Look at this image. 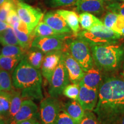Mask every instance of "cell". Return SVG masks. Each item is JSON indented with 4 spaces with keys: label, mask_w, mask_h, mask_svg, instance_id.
Returning a JSON list of instances; mask_svg holds the SVG:
<instances>
[{
    "label": "cell",
    "mask_w": 124,
    "mask_h": 124,
    "mask_svg": "<svg viewBox=\"0 0 124 124\" xmlns=\"http://www.w3.org/2000/svg\"><path fill=\"white\" fill-rule=\"evenodd\" d=\"M0 43L4 46L8 45L19 46L13 28L9 26L6 30L0 32Z\"/></svg>",
    "instance_id": "obj_25"
},
{
    "label": "cell",
    "mask_w": 124,
    "mask_h": 124,
    "mask_svg": "<svg viewBox=\"0 0 124 124\" xmlns=\"http://www.w3.org/2000/svg\"><path fill=\"white\" fill-rule=\"evenodd\" d=\"M124 28V16L121 15H118V17L116 23L113 26L112 28L113 31L117 33L120 34L122 29Z\"/></svg>",
    "instance_id": "obj_37"
},
{
    "label": "cell",
    "mask_w": 124,
    "mask_h": 124,
    "mask_svg": "<svg viewBox=\"0 0 124 124\" xmlns=\"http://www.w3.org/2000/svg\"><path fill=\"white\" fill-rule=\"evenodd\" d=\"M117 1H121V2H124V0H117Z\"/></svg>",
    "instance_id": "obj_46"
},
{
    "label": "cell",
    "mask_w": 124,
    "mask_h": 124,
    "mask_svg": "<svg viewBox=\"0 0 124 124\" xmlns=\"http://www.w3.org/2000/svg\"><path fill=\"white\" fill-rule=\"evenodd\" d=\"M106 8L107 10H110L117 15H121L124 16V2L112 3L107 5Z\"/></svg>",
    "instance_id": "obj_36"
},
{
    "label": "cell",
    "mask_w": 124,
    "mask_h": 124,
    "mask_svg": "<svg viewBox=\"0 0 124 124\" xmlns=\"http://www.w3.org/2000/svg\"><path fill=\"white\" fill-rule=\"evenodd\" d=\"M120 35H121V36H124V28L123 29H122L121 32V33H120Z\"/></svg>",
    "instance_id": "obj_45"
},
{
    "label": "cell",
    "mask_w": 124,
    "mask_h": 124,
    "mask_svg": "<svg viewBox=\"0 0 124 124\" xmlns=\"http://www.w3.org/2000/svg\"><path fill=\"white\" fill-rule=\"evenodd\" d=\"M16 9L20 20L25 24L29 32L32 33L43 17V12L40 9L35 8L23 2H18Z\"/></svg>",
    "instance_id": "obj_7"
},
{
    "label": "cell",
    "mask_w": 124,
    "mask_h": 124,
    "mask_svg": "<svg viewBox=\"0 0 124 124\" xmlns=\"http://www.w3.org/2000/svg\"><path fill=\"white\" fill-rule=\"evenodd\" d=\"M79 85L80 90L78 102L85 111H93L98 102L99 89L89 87L81 82Z\"/></svg>",
    "instance_id": "obj_10"
},
{
    "label": "cell",
    "mask_w": 124,
    "mask_h": 124,
    "mask_svg": "<svg viewBox=\"0 0 124 124\" xmlns=\"http://www.w3.org/2000/svg\"><path fill=\"white\" fill-rule=\"evenodd\" d=\"M69 51L85 72L94 65L91 48L88 43L82 39L77 37L70 43Z\"/></svg>",
    "instance_id": "obj_5"
},
{
    "label": "cell",
    "mask_w": 124,
    "mask_h": 124,
    "mask_svg": "<svg viewBox=\"0 0 124 124\" xmlns=\"http://www.w3.org/2000/svg\"><path fill=\"white\" fill-rule=\"evenodd\" d=\"M56 12L65 20L67 24L73 32L74 35L77 36L80 31L79 17L74 11L67 10H58Z\"/></svg>",
    "instance_id": "obj_17"
},
{
    "label": "cell",
    "mask_w": 124,
    "mask_h": 124,
    "mask_svg": "<svg viewBox=\"0 0 124 124\" xmlns=\"http://www.w3.org/2000/svg\"><path fill=\"white\" fill-rule=\"evenodd\" d=\"M9 27V25L7 23L0 20V32H2L6 30Z\"/></svg>",
    "instance_id": "obj_39"
},
{
    "label": "cell",
    "mask_w": 124,
    "mask_h": 124,
    "mask_svg": "<svg viewBox=\"0 0 124 124\" xmlns=\"http://www.w3.org/2000/svg\"><path fill=\"white\" fill-rule=\"evenodd\" d=\"M94 113L100 124H115L124 114V80L116 77L105 79L98 90Z\"/></svg>",
    "instance_id": "obj_1"
},
{
    "label": "cell",
    "mask_w": 124,
    "mask_h": 124,
    "mask_svg": "<svg viewBox=\"0 0 124 124\" xmlns=\"http://www.w3.org/2000/svg\"><path fill=\"white\" fill-rule=\"evenodd\" d=\"M62 58L69 74L70 80L72 83L79 84L85 75L84 70L71 56L69 50L63 52Z\"/></svg>",
    "instance_id": "obj_12"
},
{
    "label": "cell",
    "mask_w": 124,
    "mask_h": 124,
    "mask_svg": "<svg viewBox=\"0 0 124 124\" xmlns=\"http://www.w3.org/2000/svg\"><path fill=\"white\" fill-rule=\"evenodd\" d=\"M44 52L36 47H32L26 52L25 59L28 62L29 64L36 69H40L41 67Z\"/></svg>",
    "instance_id": "obj_20"
},
{
    "label": "cell",
    "mask_w": 124,
    "mask_h": 124,
    "mask_svg": "<svg viewBox=\"0 0 124 124\" xmlns=\"http://www.w3.org/2000/svg\"><path fill=\"white\" fill-rule=\"evenodd\" d=\"M79 84H69L63 90L62 94L71 100L77 101L79 94Z\"/></svg>",
    "instance_id": "obj_29"
},
{
    "label": "cell",
    "mask_w": 124,
    "mask_h": 124,
    "mask_svg": "<svg viewBox=\"0 0 124 124\" xmlns=\"http://www.w3.org/2000/svg\"><path fill=\"white\" fill-rule=\"evenodd\" d=\"M77 0H46L49 7L52 8L67 7L75 4Z\"/></svg>",
    "instance_id": "obj_35"
},
{
    "label": "cell",
    "mask_w": 124,
    "mask_h": 124,
    "mask_svg": "<svg viewBox=\"0 0 124 124\" xmlns=\"http://www.w3.org/2000/svg\"><path fill=\"white\" fill-rule=\"evenodd\" d=\"M35 38L36 37H46V36H57L62 37L68 35H63L60 34L56 31L54 30L48 25L45 23L44 21H40L32 31Z\"/></svg>",
    "instance_id": "obj_21"
},
{
    "label": "cell",
    "mask_w": 124,
    "mask_h": 124,
    "mask_svg": "<svg viewBox=\"0 0 124 124\" xmlns=\"http://www.w3.org/2000/svg\"><path fill=\"white\" fill-rule=\"evenodd\" d=\"M117 17L118 15L117 13L108 10L102 19V23L106 27L111 29L117 20Z\"/></svg>",
    "instance_id": "obj_33"
},
{
    "label": "cell",
    "mask_w": 124,
    "mask_h": 124,
    "mask_svg": "<svg viewBox=\"0 0 124 124\" xmlns=\"http://www.w3.org/2000/svg\"><path fill=\"white\" fill-rule=\"evenodd\" d=\"M0 124H7L5 118L1 115H0Z\"/></svg>",
    "instance_id": "obj_42"
},
{
    "label": "cell",
    "mask_w": 124,
    "mask_h": 124,
    "mask_svg": "<svg viewBox=\"0 0 124 124\" xmlns=\"http://www.w3.org/2000/svg\"><path fill=\"white\" fill-rule=\"evenodd\" d=\"M115 124H124V114L122 116V117L117 121Z\"/></svg>",
    "instance_id": "obj_41"
},
{
    "label": "cell",
    "mask_w": 124,
    "mask_h": 124,
    "mask_svg": "<svg viewBox=\"0 0 124 124\" xmlns=\"http://www.w3.org/2000/svg\"><path fill=\"white\" fill-rule=\"evenodd\" d=\"M121 76H122V78H123V79L124 80V63L123 65V68H122V71L121 72Z\"/></svg>",
    "instance_id": "obj_44"
},
{
    "label": "cell",
    "mask_w": 124,
    "mask_h": 124,
    "mask_svg": "<svg viewBox=\"0 0 124 124\" xmlns=\"http://www.w3.org/2000/svg\"><path fill=\"white\" fill-rule=\"evenodd\" d=\"M62 51H54L46 53L41 65V74L48 82H50L55 69L61 60Z\"/></svg>",
    "instance_id": "obj_11"
},
{
    "label": "cell",
    "mask_w": 124,
    "mask_h": 124,
    "mask_svg": "<svg viewBox=\"0 0 124 124\" xmlns=\"http://www.w3.org/2000/svg\"><path fill=\"white\" fill-rule=\"evenodd\" d=\"M17 124H40V123L36 120V118H30L28 120L20 121Z\"/></svg>",
    "instance_id": "obj_38"
},
{
    "label": "cell",
    "mask_w": 124,
    "mask_h": 124,
    "mask_svg": "<svg viewBox=\"0 0 124 124\" xmlns=\"http://www.w3.org/2000/svg\"><path fill=\"white\" fill-rule=\"evenodd\" d=\"M13 90L12 78L10 72L0 69V91H10Z\"/></svg>",
    "instance_id": "obj_28"
},
{
    "label": "cell",
    "mask_w": 124,
    "mask_h": 124,
    "mask_svg": "<svg viewBox=\"0 0 124 124\" xmlns=\"http://www.w3.org/2000/svg\"><path fill=\"white\" fill-rule=\"evenodd\" d=\"M17 1H19V0H17Z\"/></svg>",
    "instance_id": "obj_47"
},
{
    "label": "cell",
    "mask_w": 124,
    "mask_h": 124,
    "mask_svg": "<svg viewBox=\"0 0 124 124\" xmlns=\"http://www.w3.org/2000/svg\"><path fill=\"white\" fill-rule=\"evenodd\" d=\"M10 92H11V102H10V108H9L8 114L5 118L7 124H8L17 113L23 101V97L21 96L20 90H15L13 89L10 91Z\"/></svg>",
    "instance_id": "obj_19"
},
{
    "label": "cell",
    "mask_w": 124,
    "mask_h": 124,
    "mask_svg": "<svg viewBox=\"0 0 124 124\" xmlns=\"http://www.w3.org/2000/svg\"><path fill=\"white\" fill-rule=\"evenodd\" d=\"M79 21L81 25L82 28L89 31L91 28L97 25H102L103 23L102 21L93 15L92 13L87 12H83L79 15Z\"/></svg>",
    "instance_id": "obj_22"
},
{
    "label": "cell",
    "mask_w": 124,
    "mask_h": 124,
    "mask_svg": "<svg viewBox=\"0 0 124 124\" xmlns=\"http://www.w3.org/2000/svg\"><path fill=\"white\" fill-rule=\"evenodd\" d=\"M43 21L60 34L68 35L71 32L65 20L56 11L47 12L43 17Z\"/></svg>",
    "instance_id": "obj_14"
},
{
    "label": "cell",
    "mask_w": 124,
    "mask_h": 124,
    "mask_svg": "<svg viewBox=\"0 0 124 124\" xmlns=\"http://www.w3.org/2000/svg\"><path fill=\"white\" fill-rule=\"evenodd\" d=\"M26 52L20 46L16 45L4 46L1 50L0 56H24Z\"/></svg>",
    "instance_id": "obj_27"
},
{
    "label": "cell",
    "mask_w": 124,
    "mask_h": 124,
    "mask_svg": "<svg viewBox=\"0 0 124 124\" xmlns=\"http://www.w3.org/2000/svg\"><path fill=\"white\" fill-rule=\"evenodd\" d=\"M69 38V35L62 37H36L33 40L32 46L39 49L44 54L54 51L64 52L69 50V46L64 41Z\"/></svg>",
    "instance_id": "obj_8"
},
{
    "label": "cell",
    "mask_w": 124,
    "mask_h": 124,
    "mask_svg": "<svg viewBox=\"0 0 124 124\" xmlns=\"http://www.w3.org/2000/svg\"><path fill=\"white\" fill-rule=\"evenodd\" d=\"M80 82L89 87L99 89L103 82L101 70L97 67L93 66L85 72V75Z\"/></svg>",
    "instance_id": "obj_16"
},
{
    "label": "cell",
    "mask_w": 124,
    "mask_h": 124,
    "mask_svg": "<svg viewBox=\"0 0 124 124\" xmlns=\"http://www.w3.org/2000/svg\"><path fill=\"white\" fill-rule=\"evenodd\" d=\"M14 87L21 91L23 98L40 100L43 98L40 71L31 66L24 58L12 73Z\"/></svg>",
    "instance_id": "obj_2"
},
{
    "label": "cell",
    "mask_w": 124,
    "mask_h": 124,
    "mask_svg": "<svg viewBox=\"0 0 124 124\" xmlns=\"http://www.w3.org/2000/svg\"><path fill=\"white\" fill-rule=\"evenodd\" d=\"M18 2L14 1H9L0 5V20L6 22L9 12L12 9H16V4Z\"/></svg>",
    "instance_id": "obj_30"
},
{
    "label": "cell",
    "mask_w": 124,
    "mask_h": 124,
    "mask_svg": "<svg viewBox=\"0 0 124 124\" xmlns=\"http://www.w3.org/2000/svg\"><path fill=\"white\" fill-rule=\"evenodd\" d=\"M16 1V2H19V1H17V0H0V5H1L2 4H4V2H7V1Z\"/></svg>",
    "instance_id": "obj_43"
},
{
    "label": "cell",
    "mask_w": 124,
    "mask_h": 124,
    "mask_svg": "<svg viewBox=\"0 0 124 124\" xmlns=\"http://www.w3.org/2000/svg\"><path fill=\"white\" fill-rule=\"evenodd\" d=\"M102 1H103V2L105 3V4L108 5L111 4H112V3L116 2V1H117V0H102Z\"/></svg>",
    "instance_id": "obj_40"
},
{
    "label": "cell",
    "mask_w": 124,
    "mask_h": 124,
    "mask_svg": "<svg viewBox=\"0 0 124 124\" xmlns=\"http://www.w3.org/2000/svg\"><path fill=\"white\" fill-rule=\"evenodd\" d=\"M75 9L79 13L87 12L100 15L105 11V3L102 0H77Z\"/></svg>",
    "instance_id": "obj_15"
},
{
    "label": "cell",
    "mask_w": 124,
    "mask_h": 124,
    "mask_svg": "<svg viewBox=\"0 0 124 124\" xmlns=\"http://www.w3.org/2000/svg\"><path fill=\"white\" fill-rule=\"evenodd\" d=\"M55 124H78L65 111L64 108H61L57 116Z\"/></svg>",
    "instance_id": "obj_31"
},
{
    "label": "cell",
    "mask_w": 124,
    "mask_h": 124,
    "mask_svg": "<svg viewBox=\"0 0 124 124\" xmlns=\"http://www.w3.org/2000/svg\"><path fill=\"white\" fill-rule=\"evenodd\" d=\"M38 116V107L37 105L32 100L27 99L23 101L17 113L8 124H17L20 121L30 118H36Z\"/></svg>",
    "instance_id": "obj_13"
},
{
    "label": "cell",
    "mask_w": 124,
    "mask_h": 124,
    "mask_svg": "<svg viewBox=\"0 0 124 124\" xmlns=\"http://www.w3.org/2000/svg\"><path fill=\"white\" fill-rule=\"evenodd\" d=\"M24 57L25 56L15 57L0 56V69L9 72H12Z\"/></svg>",
    "instance_id": "obj_23"
},
{
    "label": "cell",
    "mask_w": 124,
    "mask_h": 124,
    "mask_svg": "<svg viewBox=\"0 0 124 124\" xmlns=\"http://www.w3.org/2000/svg\"><path fill=\"white\" fill-rule=\"evenodd\" d=\"M64 109L78 124L81 121L85 114V111L78 101L71 100L64 105Z\"/></svg>",
    "instance_id": "obj_18"
},
{
    "label": "cell",
    "mask_w": 124,
    "mask_h": 124,
    "mask_svg": "<svg viewBox=\"0 0 124 124\" xmlns=\"http://www.w3.org/2000/svg\"><path fill=\"white\" fill-rule=\"evenodd\" d=\"M122 36L104 24L97 25L89 31L79 32L77 36L86 41L90 46L116 44Z\"/></svg>",
    "instance_id": "obj_4"
},
{
    "label": "cell",
    "mask_w": 124,
    "mask_h": 124,
    "mask_svg": "<svg viewBox=\"0 0 124 124\" xmlns=\"http://www.w3.org/2000/svg\"><path fill=\"white\" fill-rule=\"evenodd\" d=\"M90 48L94 64L101 71L117 70L124 61V45H95Z\"/></svg>",
    "instance_id": "obj_3"
},
{
    "label": "cell",
    "mask_w": 124,
    "mask_h": 124,
    "mask_svg": "<svg viewBox=\"0 0 124 124\" xmlns=\"http://www.w3.org/2000/svg\"><path fill=\"white\" fill-rule=\"evenodd\" d=\"M61 108L60 102L56 98L51 97L41 101L40 106L41 124H55Z\"/></svg>",
    "instance_id": "obj_9"
},
{
    "label": "cell",
    "mask_w": 124,
    "mask_h": 124,
    "mask_svg": "<svg viewBox=\"0 0 124 124\" xmlns=\"http://www.w3.org/2000/svg\"><path fill=\"white\" fill-rule=\"evenodd\" d=\"M79 124H100L95 113L92 111H86L84 117Z\"/></svg>",
    "instance_id": "obj_34"
},
{
    "label": "cell",
    "mask_w": 124,
    "mask_h": 124,
    "mask_svg": "<svg viewBox=\"0 0 124 124\" xmlns=\"http://www.w3.org/2000/svg\"><path fill=\"white\" fill-rule=\"evenodd\" d=\"M70 81L69 74L62 55L59 64L54 72L49 82L48 92L51 97L57 98L61 95L64 88L69 84Z\"/></svg>",
    "instance_id": "obj_6"
},
{
    "label": "cell",
    "mask_w": 124,
    "mask_h": 124,
    "mask_svg": "<svg viewBox=\"0 0 124 124\" xmlns=\"http://www.w3.org/2000/svg\"><path fill=\"white\" fill-rule=\"evenodd\" d=\"M21 20L17 13L16 9H13L9 12L6 23L13 29H17Z\"/></svg>",
    "instance_id": "obj_32"
},
{
    "label": "cell",
    "mask_w": 124,
    "mask_h": 124,
    "mask_svg": "<svg viewBox=\"0 0 124 124\" xmlns=\"http://www.w3.org/2000/svg\"><path fill=\"white\" fill-rule=\"evenodd\" d=\"M11 102L10 91H0V115L5 119L8 114Z\"/></svg>",
    "instance_id": "obj_26"
},
{
    "label": "cell",
    "mask_w": 124,
    "mask_h": 124,
    "mask_svg": "<svg viewBox=\"0 0 124 124\" xmlns=\"http://www.w3.org/2000/svg\"><path fill=\"white\" fill-rule=\"evenodd\" d=\"M13 29L16 38L17 39L19 46H21L25 52H27L32 47V42L35 38L32 32V33L28 34L21 32L17 29Z\"/></svg>",
    "instance_id": "obj_24"
}]
</instances>
